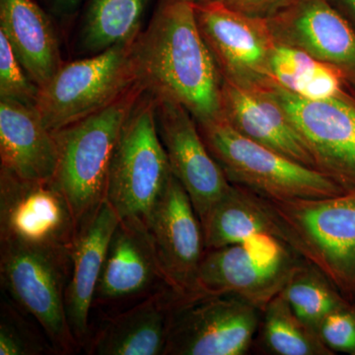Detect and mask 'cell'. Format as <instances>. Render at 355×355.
Returning a JSON list of instances; mask_svg holds the SVG:
<instances>
[{
    "label": "cell",
    "instance_id": "obj_1",
    "mask_svg": "<svg viewBox=\"0 0 355 355\" xmlns=\"http://www.w3.org/2000/svg\"><path fill=\"white\" fill-rule=\"evenodd\" d=\"M139 83L156 100L184 107L198 123L221 118L220 70L191 0H160L132 44Z\"/></svg>",
    "mask_w": 355,
    "mask_h": 355
},
{
    "label": "cell",
    "instance_id": "obj_2",
    "mask_svg": "<svg viewBox=\"0 0 355 355\" xmlns=\"http://www.w3.org/2000/svg\"><path fill=\"white\" fill-rule=\"evenodd\" d=\"M144 91L137 83L105 108L53 132L58 161L51 182L69 200L79 226L106 198L114 148Z\"/></svg>",
    "mask_w": 355,
    "mask_h": 355
},
{
    "label": "cell",
    "instance_id": "obj_3",
    "mask_svg": "<svg viewBox=\"0 0 355 355\" xmlns=\"http://www.w3.org/2000/svg\"><path fill=\"white\" fill-rule=\"evenodd\" d=\"M268 200L286 246L355 301V190L328 198Z\"/></svg>",
    "mask_w": 355,
    "mask_h": 355
},
{
    "label": "cell",
    "instance_id": "obj_4",
    "mask_svg": "<svg viewBox=\"0 0 355 355\" xmlns=\"http://www.w3.org/2000/svg\"><path fill=\"white\" fill-rule=\"evenodd\" d=\"M198 125L228 181L266 200L328 198L345 191L319 170L248 139L223 116Z\"/></svg>",
    "mask_w": 355,
    "mask_h": 355
},
{
    "label": "cell",
    "instance_id": "obj_5",
    "mask_svg": "<svg viewBox=\"0 0 355 355\" xmlns=\"http://www.w3.org/2000/svg\"><path fill=\"white\" fill-rule=\"evenodd\" d=\"M171 175L159 135L156 99L144 91L123 125L114 148L106 200L121 219L146 221Z\"/></svg>",
    "mask_w": 355,
    "mask_h": 355
},
{
    "label": "cell",
    "instance_id": "obj_6",
    "mask_svg": "<svg viewBox=\"0 0 355 355\" xmlns=\"http://www.w3.org/2000/svg\"><path fill=\"white\" fill-rule=\"evenodd\" d=\"M132 44L62 64L39 88L35 104L46 128L57 132L71 125L108 106L139 83Z\"/></svg>",
    "mask_w": 355,
    "mask_h": 355
},
{
    "label": "cell",
    "instance_id": "obj_7",
    "mask_svg": "<svg viewBox=\"0 0 355 355\" xmlns=\"http://www.w3.org/2000/svg\"><path fill=\"white\" fill-rule=\"evenodd\" d=\"M70 270L71 252L0 244L2 288L38 322L60 354H69L79 345L65 308Z\"/></svg>",
    "mask_w": 355,
    "mask_h": 355
},
{
    "label": "cell",
    "instance_id": "obj_8",
    "mask_svg": "<svg viewBox=\"0 0 355 355\" xmlns=\"http://www.w3.org/2000/svg\"><path fill=\"white\" fill-rule=\"evenodd\" d=\"M261 318V310L233 294L180 295L165 355L245 354Z\"/></svg>",
    "mask_w": 355,
    "mask_h": 355
},
{
    "label": "cell",
    "instance_id": "obj_9",
    "mask_svg": "<svg viewBox=\"0 0 355 355\" xmlns=\"http://www.w3.org/2000/svg\"><path fill=\"white\" fill-rule=\"evenodd\" d=\"M261 238V237H260ZM257 239V238H256ZM207 250L198 268L193 294H233L263 311L284 291L299 263L291 248L266 238Z\"/></svg>",
    "mask_w": 355,
    "mask_h": 355
},
{
    "label": "cell",
    "instance_id": "obj_10",
    "mask_svg": "<svg viewBox=\"0 0 355 355\" xmlns=\"http://www.w3.org/2000/svg\"><path fill=\"white\" fill-rule=\"evenodd\" d=\"M78 229L53 182L28 181L0 168V244L71 252Z\"/></svg>",
    "mask_w": 355,
    "mask_h": 355
},
{
    "label": "cell",
    "instance_id": "obj_11",
    "mask_svg": "<svg viewBox=\"0 0 355 355\" xmlns=\"http://www.w3.org/2000/svg\"><path fill=\"white\" fill-rule=\"evenodd\" d=\"M270 92L314 159L315 167L345 191L355 190V99L338 97L309 100L275 83Z\"/></svg>",
    "mask_w": 355,
    "mask_h": 355
},
{
    "label": "cell",
    "instance_id": "obj_12",
    "mask_svg": "<svg viewBox=\"0 0 355 355\" xmlns=\"http://www.w3.org/2000/svg\"><path fill=\"white\" fill-rule=\"evenodd\" d=\"M193 4L200 32L223 78L270 85V57L277 42L266 18L239 12L220 0Z\"/></svg>",
    "mask_w": 355,
    "mask_h": 355
},
{
    "label": "cell",
    "instance_id": "obj_13",
    "mask_svg": "<svg viewBox=\"0 0 355 355\" xmlns=\"http://www.w3.org/2000/svg\"><path fill=\"white\" fill-rule=\"evenodd\" d=\"M144 223L168 286L179 295H191L207 250L200 218L174 175Z\"/></svg>",
    "mask_w": 355,
    "mask_h": 355
},
{
    "label": "cell",
    "instance_id": "obj_14",
    "mask_svg": "<svg viewBox=\"0 0 355 355\" xmlns=\"http://www.w3.org/2000/svg\"><path fill=\"white\" fill-rule=\"evenodd\" d=\"M156 118L172 174L188 193L202 223L231 183L210 154L197 121L184 107L156 100Z\"/></svg>",
    "mask_w": 355,
    "mask_h": 355
},
{
    "label": "cell",
    "instance_id": "obj_15",
    "mask_svg": "<svg viewBox=\"0 0 355 355\" xmlns=\"http://www.w3.org/2000/svg\"><path fill=\"white\" fill-rule=\"evenodd\" d=\"M275 39L307 51L338 67L343 76L355 73V31L328 0H287L266 18Z\"/></svg>",
    "mask_w": 355,
    "mask_h": 355
},
{
    "label": "cell",
    "instance_id": "obj_16",
    "mask_svg": "<svg viewBox=\"0 0 355 355\" xmlns=\"http://www.w3.org/2000/svg\"><path fill=\"white\" fill-rule=\"evenodd\" d=\"M221 108L222 116L248 139L316 169L309 149L268 85H252L223 78Z\"/></svg>",
    "mask_w": 355,
    "mask_h": 355
},
{
    "label": "cell",
    "instance_id": "obj_17",
    "mask_svg": "<svg viewBox=\"0 0 355 355\" xmlns=\"http://www.w3.org/2000/svg\"><path fill=\"white\" fill-rule=\"evenodd\" d=\"M158 286L171 289L146 223L141 219H121L110 240L96 302H119L155 293L162 291Z\"/></svg>",
    "mask_w": 355,
    "mask_h": 355
},
{
    "label": "cell",
    "instance_id": "obj_18",
    "mask_svg": "<svg viewBox=\"0 0 355 355\" xmlns=\"http://www.w3.org/2000/svg\"><path fill=\"white\" fill-rule=\"evenodd\" d=\"M120 221L121 217L105 198L80 224L72 247L65 308L70 330L79 345L89 336L91 308L95 302L110 240Z\"/></svg>",
    "mask_w": 355,
    "mask_h": 355
},
{
    "label": "cell",
    "instance_id": "obj_19",
    "mask_svg": "<svg viewBox=\"0 0 355 355\" xmlns=\"http://www.w3.org/2000/svg\"><path fill=\"white\" fill-rule=\"evenodd\" d=\"M1 168L28 181L49 182L57 171L55 133L34 106L0 99Z\"/></svg>",
    "mask_w": 355,
    "mask_h": 355
},
{
    "label": "cell",
    "instance_id": "obj_20",
    "mask_svg": "<svg viewBox=\"0 0 355 355\" xmlns=\"http://www.w3.org/2000/svg\"><path fill=\"white\" fill-rule=\"evenodd\" d=\"M179 294L162 289L110 319L90 343L97 355H165Z\"/></svg>",
    "mask_w": 355,
    "mask_h": 355
},
{
    "label": "cell",
    "instance_id": "obj_21",
    "mask_svg": "<svg viewBox=\"0 0 355 355\" xmlns=\"http://www.w3.org/2000/svg\"><path fill=\"white\" fill-rule=\"evenodd\" d=\"M0 31L39 88L64 64L51 18L36 0H0Z\"/></svg>",
    "mask_w": 355,
    "mask_h": 355
},
{
    "label": "cell",
    "instance_id": "obj_22",
    "mask_svg": "<svg viewBox=\"0 0 355 355\" xmlns=\"http://www.w3.org/2000/svg\"><path fill=\"white\" fill-rule=\"evenodd\" d=\"M202 227L205 250L244 244L260 237L286 245L270 202L236 184H231L227 193L214 205Z\"/></svg>",
    "mask_w": 355,
    "mask_h": 355
},
{
    "label": "cell",
    "instance_id": "obj_23",
    "mask_svg": "<svg viewBox=\"0 0 355 355\" xmlns=\"http://www.w3.org/2000/svg\"><path fill=\"white\" fill-rule=\"evenodd\" d=\"M151 0H89L79 32L83 53L96 55L132 44L142 30Z\"/></svg>",
    "mask_w": 355,
    "mask_h": 355
},
{
    "label": "cell",
    "instance_id": "obj_24",
    "mask_svg": "<svg viewBox=\"0 0 355 355\" xmlns=\"http://www.w3.org/2000/svg\"><path fill=\"white\" fill-rule=\"evenodd\" d=\"M273 83L309 100H324L343 95V72L307 51L277 43L270 57Z\"/></svg>",
    "mask_w": 355,
    "mask_h": 355
},
{
    "label": "cell",
    "instance_id": "obj_25",
    "mask_svg": "<svg viewBox=\"0 0 355 355\" xmlns=\"http://www.w3.org/2000/svg\"><path fill=\"white\" fill-rule=\"evenodd\" d=\"M261 345L275 355H333L319 333L301 321L280 293L261 311Z\"/></svg>",
    "mask_w": 355,
    "mask_h": 355
},
{
    "label": "cell",
    "instance_id": "obj_26",
    "mask_svg": "<svg viewBox=\"0 0 355 355\" xmlns=\"http://www.w3.org/2000/svg\"><path fill=\"white\" fill-rule=\"evenodd\" d=\"M282 294L296 316L317 331L331 313L352 302L304 259L292 273Z\"/></svg>",
    "mask_w": 355,
    "mask_h": 355
},
{
    "label": "cell",
    "instance_id": "obj_27",
    "mask_svg": "<svg viewBox=\"0 0 355 355\" xmlns=\"http://www.w3.org/2000/svg\"><path fill=\"white\" fill-rule=\"evenodd\" d=\"M39 87L30 78L6 35L0 31V99L34 106Z\"/></svg>",
    "mask_w": 355,
    "mask_h": 355
},
{
    "label": "cell",
    "instance_id": "obj_28",
    "mask_svg": "<svg viewBox=\"0 0 355 355\" xmlns=\"http://www.w3.org/2000/svg\"><path fill=\"white\" fill-rule=\"evenodd\" d=\"M51 350L29 324L2 301L0 313V355H39Z\"/></svg>",
    "mask_w": 355,
    "mask_h": 355
},
{
    "label": "cell",
    "instance_id": "obj_29",
    "mask_svg": "<svg viewBox=\"0 0 355 355\" xmlns=\"http://www.w3.org/2000/svg\"><path fill=\"white\" fill-rule=\"evenodd\" d=\"M318 331L331 352L355 355V301L331 313Z\"/></svg>",
    "mask_w": 355,
    "mask_h": 355
},
{
    "label": "cell",
    "instance_id": "obj_30",
    "mask_svg": "<svg viewBox=\"0 0 355 355\" xmlns=\"http://www.w3.org/2000/svg\"><path fill=\"white\" fill-rule=\"evenodd\" d=\"M229 8L254 17L268 18L287 0H220Z\"/></svg>",
    "mask_w": 355,
    "mask_h": 355
},
{
    "label": "cell",
    "instance_id": "obj_31",
    "mask_svg": "<svg viewBox=\"0 0 355 355\" xmlns=\"http://www.w3.org/2000/svg\"><path fill=\"white\" fill-rule=\"evenodd\" d=\"M53 13L60 16H69L77 10L83 0H44Z\"/></svg>",
    "mask_w": 355,
    "mask_h": 355
},
{
    "label": "cell",
    "instance_id": "obj_32",
    "mask_svg": "<svg viewBox=\"0 0 355 355\" xmlns=\"http://www.w3.org/2000/svg\"><path fill=\"white\" fill-rule=\"evenodd\" d=\"M355 19V0H338Z\"/></svg>",
    "mask_w": 355,
    "mask_h": 355
},
{
    "label": "cell",
    "instance_id": "obj_33",
    "mask_svg": "<svg viewBox=\"0 0 355 355\" xmlns=\"http://www.w3.org/2000/svg\"><path fill=\"white\" fill-rule=\"evenodd\" d=\"M345 78L349 79V83L355 87V73L349 74V76H345Z\"/></svg>",
    "mask_w": 355,
    "mask_h": 355
},
{
    "label": "cell",
    "instance_id": "obj_34",
    "mask_svg": "<svg viewBox=\"0 0 355 355\" xmlns=\"http://www.w3.org/2000/svg\"><path fill=\"white\" fill-rule=\"evenodd\" d=\"M193 3H200V2L209 1V0H191Z\"/></svg>",
    "mask_w": 355,
    "mask_h": 355
}]
</instances>
